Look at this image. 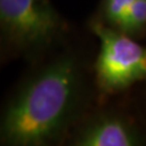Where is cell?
I'll return each mask as SVG.
<instances>
[{
	"mask_svg": "<svg viewBox=\"0 0 146 146\" xmlns=\"http://www.w3.org/2000/svg\"><path fill=\"white\" fill-rule=\"evenodd\" d=\"M78 89V71L71 58L61 57L43 67L1 112L0 143L36 146L55 140L73 116Z\"/></svg>",
	"mask_w": 146,
	"mask_h": 146,
	"instance_id": "1",
	"label": "cell"
},
{
	"mask_svg": "<svg viewBox=\"0 0 146 146\" xmlns=\"http://www.w3.org/2000/svg\"><path fill=\"white\" fill-rule=\"evenodd\" d=\"M0 29L22 50L46 46L62 29L49 0H0Z\"/></svg>",
	"mask_w": 146,
	"mask_h": 146,
	"instance_id": "3",
	"label": "cell"
},
{
	"mask_svg": "<svg viewBox=\"0 0 146 146\" xmlns=\"http://www.w3.org/2000/svg\"><path fill=\"white\" fill-rule=\"evenodd\" d=\"M140 143L135 129L117 116H104L90 122L79 131L76 145L80 146H134Z\"/></svg>",
	"mask_w": 146,
	"mask_h": 146,
	"instance_id": "4",
	"label": "cell"
},
{
	"mask_svg": "<svg viewBox=\"0 0 146 146\" xmlns=\"http://www.w3.org/2000/svg\"><path fill=\"white\" fill-rule=\"evenodd\" d=\"M135 0H105L104 3V16L110 25L119 27L123 17L128 9Z\"/></svg>",
	"mask_w": 146,
	"mask_h": 146,
	"instance_id": "6",
	"label": "cell"
},
{
	"mask_svg": "<svg viewBox=\"0 0 146 146\" xmlns=\"http://www.w3.org/2000/svg\"><path fill=\"white\" fill-rule=\"evenodd\" d=\"M146 26V0H135L128 9L118 29L127 34L143 31Z\"/></svg>",
	"mask_w": 146,
	"mask_h": 146,
	"instance_id": "5",
	"label": "cell"
},
{
	"mask_svg": "<svg viewBox=\"0 0 146 146\" xmlns=\"http://www.w3.org/2000/svg\"><path fill=\"white\" fill-rule=\"evenodd\" d=\"M100 39L96 77L101 90L115 93L146 79V49L124 32L95 25Z\"/></svg>",
	"mask_w": 146,
	"mask_h": 146,
	"instance_id": "2",
	"label": "cell"
}]
</instances>
